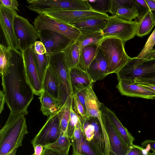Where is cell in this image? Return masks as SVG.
<instances>
[{
	"mask_svg": "<svg viewBox=\"0 0 155 155\" xmlns=\"http://www.w3.org/2000/svg\"><path fill=\"white\" fill-rule=\"evenodd\" d=\"M124 45L120 39L113 37L105 38L100 44L99 48L107 63L108 74H117L129 59Z\"/></svg>",
	"mask_w": 155,
	"mask_h": 155,
	"instance_id": "cell-3",
	"label": "cell"
},
{
	"mask_svg": "<svg viewBox=\"0 0 155 155\" xmlns=\"http://www.w3.org/2000/svg\"><path fill=\"white\" fill-rule=\"evenodd\" d=\"M116 74L118 82L155 77V57L146 59L130 57Z\"/></svg>",
	"mask_w": 155,
	"mask_h": 155,
	"instance_id": "cell-5",
	"label": "cell"
},
{
	"mask_svg": "<svg viewBox=\"0 0 155 155\" xmlns=\"http://www.w3.org/2000/svg\"><path fill=\"white\" fill-rule=\"evenodd\" d=\"M34 153L32 155H41L44 149V147L40 144H38L33 147Z\"/></svg>",
	"mask_w": 155,
	"mask_h": 155,
	"instance_id": "cell-44",
	"label": "cell"
},
{
	"mask_svg": "<svg viewBox=\"0 0 155 155\" xmlns=\"http://www.w3.org/2000/svg\"><path fill=\"white\" fill-rule=\"evenodd\" d=\"M17 149L18 148H15L14 149L10 152L5 155H15L16 153Z\"/></svg>",
	"mask_w": 155,
	"mask_h": 155,
	"instance_id": "cell-50",
	"label": "cell"
},
{
	"mask_svg": "<svg viewBox=\"0 0 155 155\" xmlns=\"http://www.w3.org/2000/svg\"><path fill=\"white\" fill-rule=\"evenodd\" d=\"M14 26L21 51L33 46L37 40L40 38L39 32L27 18L17 15L15 18Z\"/></svg>",
	"mask_w": 155,
	"mask_h": 155,
	"instance_id": "cell-9",
	"label": "cell"
},
{
	"mask_svg": "<svg viewBox=\"0 0 155 155\" xmlns=\"http://www.w3.org/2000/svg\"><path fill=\"white\" fill-rule=\"evenodd\" d=\"M134 1L146 8L147 11L150 10L149 7L145 0H135Z\"/></svg>",
	"mask_w": 155,
	"mask_h": 155,
	"instance_id": "cell-48",
	"label": "cell"
},
{
	"mask_svg": "<svg viewBox=\"0 0 155 155\" xmlns=\"http://www.w3.org/2000/svg\"><path fill=\"white\" fill-rule=\"evenodd\" d=\"M12 51L7 47L0 45V72L3 74L8 68L12 57Z\"/></svg>",
	"mask_w": 155,
	"mask_h": 155,
	"instance_id": "cell-32",
	"label": "cell"
},
{
	"mask_svg": "<svg viewBox=\"0 0 155 155\" xmlns=\"http://www.w3.org/2000/svg\"><path fill=\"white\" fill-rule=\"evenodd\" d=\"M116 87L121 94L127 97L155 99V92L130 81L118 82Z\"/></svg>",
	"mask_w": 155,
	"mask_h": 155,
	"instance_id": "cell-18",
	"label": "cell"
},
{
	"mask_svg": "<svg viewBox=\"0 0 155 155\" xmlns=\"http://www.w3.org/2000/svg\"><path fill=\"white\" fill-rule=\"evenodd\" d=\"M99 46V45H91L81 49L78 66L81 68L87 71L90 64L96 56Z\"/></svg>",
	"mask_w": 155,
	"mask_h": 155,
	"instance_id": "cell-26",
	"label": "cell"
},
{
	"mask_svg": "<svg viewBox=\"0 0 155 155\" xmlns=\"http://www.w3.org/2000/svg\"><path fill=\"white\" fill-rule=\"evenodd\" d=\"M12 57L6 71L1 75L2 92L10 112L28 114L34 94L26 78L22 52L12 50Z\"/></svg>",
	"mask_w": 155,
	"mask_h": 155,
	"instance_id": "cell-1",
	"label": "cell"
},
{
	"mask_svg": "<svg viewBox=\"0 0 155 155\" xmlns=\"http://www.w3.org/2000/svg\"><path fill=\"white\" fill-rule=\"evenodd\" d=\"M41 155H60L54 151L48 148L44 147L43 152Z\"/></svg>",
	"mask_w": 155,
	"mask_h": 155,
	"instance_id": "cell-45",
	"label": "cell"
},
{
	"mask_svg": "<svg viewBox=\"0 0 155 155\" xmlns=\"http://www.w3.org/2000/svg\"><path fill=\"white\" fill-rule=\"evenodd\" d=\"M0 113L1 114L4 109V104L6 103L5 95L2 91H0Z\"/></svg>",
	"mask_w": 155,
	"mask_h": 155,
	"instance_id": "cell-46",
	"label": "cell"
},
{
	"mask_svg": "<svg viewBox=\"0 0 155 155\" xmlns=\"http://www.w3.org/2000/svg\"></svg>",
	"mask_w": 155,
	"mask_h": 155,
	"instance_id": "cell-54",
	"label": "cell"
},
{
	"mask_svg": "<svg viewBox=\"0 0 155 155\" xmlns=\"http://www.w3.org/2000/svg\"><path fill=\"white\" fill-rule=\"evenodd\" d=\"M101 108L107 116L124 142L128 146H131L135 140L134 137L129 132L127 128L124 126L112 111L102 103Z\"/></svg>",
	"mask_w": 155,
	"mask_h": 155,
	"instance_id": "cell-22",
	"label": "cell"
},
{
	"mask_svg": "<svg viewBox=\"0 0 155 155\" xmlns=\"http://www.w3.org/2000/svg\"><path fill=\"white\" fill-rule=\"evenodd\" d=\"M27 8L39 14L58 10L91 11L87 0H28Z\"/></svg>",
	"mask_w": 155,
	"mask_h": 155,
	"instance_id": "cell-6",
	"label": "cell"
},
{
	"mask_svg": "<svg viewBox=\"0 0 155 155\" xmlns=\"http://www.w3.org/2000/svg\"><path fill=\"white\" fill-rule=\"evenodd\" d=\"M139 22L136 35L142 37L148 34L155 25V16L152 11H147Z\"/></svg>",
	"mask_w": 155,
	"mask_h": 155,
	"instance_id": "cell-27",
	"label": "cell"
},
{
	"mask_svg": "<svg viewBox=\"0 0 155 155\" xmlns=\"http://www.w3.org/2000/svg\"><path fill=\"white\" fill-rule=\"evenodd\" d=\"M34 49L37 53L43 54L47 53L46 48L43 43L40 41H37L34 46Z\"/></svg>",
	"mask_w": 155,
	"mask_h": 155,
	"instance_id": "cell-40",
	"label": "cell"
},
{
	"mask_svg": "<svg viewBox=\"0 0 155 155\" xmlns=\"http://www.w3.org/2000/svg\"><path fill=\"white\" fill-rule=\"evenodd\" d=\"M85 101L86 118L95 117L101 120L102 119L100 112L101 103L94 92L92 86L87 89Z\"/></svg>",
	"mask_w": 155,
	"mask_h": 155,
	"instance_id": "cell-23",
	"label": "cell"
},
{
	"mask_svg": "<svg viewBox=\"0 0 155 155\" xmlns=\"http://www.w3.org/2000/svg\"><path fill=\"white\" fill-rule=\"evenodd\" d=\"M81 51L80 45L76 39L71 41L61 51L66 63L70 69L78 66Z\"/></svg>",
	"mask_w": 155,
	"mask_h": 155,
	"instance_id": "cell-24",
	"label": "cell"
},
{
	"mask_svg": "<svg viewBox=\"0 0 155 155\" xmlns=\"http://www.w3.org/2000/svg\"><path fill=\"white\" fill-rule=\"evenodd\" d=\"M139 24V21H127L112 15L109 16L107 24L101 32L105 38H117L125 44L136 35Z\"/></svg>",
	"mask_w": 155,
	"mask_h": 155,
	"instance_id": "cell-7",
	"label": "cell"
},
{
	"mask_svg": "<svg viewBox=\"0 0 155 155\" xmlns=\"http://www.w3.org/2000/svg\"><path fill=\"white\" fill-rule=\"evenodd\" d=\"M34 26L38 32L48 30L60 33L70 40H76L80 35V31L75 27L49 17L39 14L35 18Z\"/></svg>",
	"mask_w": 155,
	"mask_h": 155,
	"instance_id": "cell-8",
	"label": "cell"
},
{
	"mask_svg": "<svg viewBox=\"0 0 155 155\" xmlns=\"http://www.w3.org/2000/svg\"><path fill=\"white\" fill-rule=\"evenodd\" d=\"M82 155H101L86 140L83 135L82 144Z\"/></svg>",
	"mask_w": 155,
	"mask_h": 155,
	"instance_id": "cell-37",
	"label": "cell"
},
{
	"mask_svg": "<svg viewBox=\"0 0 155 155\" xmlns=\"http://www.w3.org/2000/svg\"><path fill=\"white\" fill-rule=\"evenodd\" d=\"M73 109L75 113L79 117L81 121L86 118V111L77 96L74 94L73 96Z\"/></svg>",
	"mask_w": 155,
	"mask_h": 155,
	"instance_id": "cell-35",
	"label": "cell"
},
{
	"mask_svg": "<svg viewBox=\"0 0 155 155\" xmlns=\"http://www.w3.org/2000/svg\"><path fill=\"white\" fill-rule=\"evenodd\" d=\"M155 45V28L148 38L143 48L137 57L138 58H144L153 49Z\"/></svg>",
	"mask_w": 155,
	"mask_h": 155,
	"instance_id": "cell-34",
	"label": "cell"
},
{
	"mask_svg": "<svg viewBox=\"0 0 155 155\" xmlns=\"http://www.w3.org/2000/svg\"><path fill=\"white\" fill-rule=\"evenodd\" d=\"M132 1L122 0H110L109 12L121 19L132 21L138 17L139 14L136 6L133 5L129 7Z\"/></svg>",
	"mask_w": 155,
	"mask_h": 155,
	"instance_id": "cell-17",
	"label": "cell"
},
{
	"mask_svg": "<svg viewBox=\"0 0 155 155\" xmlns=\"http://www.w3.org/2000/svg\"><path fill=\"white\" fill-rule=\"evenodd\" d=\"M141 144L142 147H145L148 150H152L155 153V140L148 139L142 142Z\"/></svg>",
	"mask_w": 155,
	"mask_h": 155,
	"instance_id": "cell-42",
	"label": "cell"
},
{
	"mask_svg": "<svg viewBox=\"0 0 155 155\" xmlns=\"http://www.w3.org/2000/svg\"><path fill=\"white\" fill-rule=\"evenodd\" d=\"M25 116L10 112L0 130V155H5L22 146L23 140L28 133Z\"/></svg>",
	"mask_w": 155,
	"mask_h": 155,
	"instance_id": "cell-2",
	"label": "cell"
},
{
	"mask_svg": "<svg viewBox=\"0 0 155 155\" xmlns=\"http://www.w3.org/2000/svg\"><path fill=\"white\" fill-rule=\"evenodd\" d=\"M148 6H149L150 10L155 11V2L153 0H145Z\"/></svg>",
	"mask_w": 155,
	"mask_h": 155,
	"instance_id": "cell-47",
	"label": "cell"
},
{
	"mask_svg": "<svg viewBox=\"0 0 155 155\" xmlns=\"http://www.w3.org/2000/svg\"><path fill=\"white\" fill-rule=\"evenodd\" d=\"M92 10L102 13L109 12L110 0H87Z\"/></svg>",
	"mask_w": 155,
	"mask_h": 155,
	"instance_id": "cell-33",
	"label": "cell"
},
{
	"mask_svg": "<svg viewBox=\"0 0 155 155\" xmlns=\"http://www.w3.org/2000/svg\"><path fill=\"white\" fill-rule=\"evenodd\" d=\"M150 153L146 148L133 144L126 155H150Z\"/></svg>",
	"mask_w": 155,
	"mask_h": 155,
	"instance_id": "cell-38",
	"label": "cell"
},
{
	"mask_svg": "<svg viewBox=\"0 0 155 155\" xmlns=\"http://www.w3.org/2000/svg\"><path fill=\"white\" fill-rule=\"evenodd\" d=\"M130 81L137 84L155 85V77L150 78H135L133 81Z\"/></svg>",
	"mask_w": 155,
	"mask_h": 155,
	"instance_id": "cell-41",
	"label": "cell"
},
{
	"mask_svg": "<svg viewBox=\"0 0 155 155\" xmlns=\"http://www.w3.org/2000/svg\"><path fill=\"white\" fill-rule=\"evenodd\" d=\"M150 155H155V154L153 153H151Z\"/></svg>",
	"mask_w": 155,
	"mask_h": 155,
	"instance_id": "cell-51",
	"label": "cell"
},
{
	"mask_svg": "<svg viewBox=\"0 0 155 155\" xmlns=\"http://www.w3.org/2000/svg\"><path fill=\"white\" fill-rule=\"evenodd\" d=\"M0 4L12 10L18 11L19 3L15 0H0Z\"/></svg>",
	"mask_w": 155,
	"mask_h": 155,
	"instance_id": "cell-39",
	"label": "cell"
},
{
	"mask_svg": "<svg viewBox=\"0 0 155 155\" xmlns=\"http://www.w3.org/2000/svg\"><path fill=\"white\" fill-rule=\"evenodd\" d=\"M153 0V1H154V2H155V0Z\"/></svg>",
	"mask_w": 155,
	"mask_h": 155,
	"instance_id": "cell-53",
	"label": "cell"
},
{
	"mask_svg": "<svg viewBox=\"0 0 155 155\" xmlns=\"http://www.w3.org/2000/svg\"><path fill=\"white\" fill-rule=\"evenodd\" d=\"M83 132L82 124L79 119L71 139L73 155H82V144Z\"/></svg>",
	"mask_w": 155,
	"mask_h": 155,
	"instance_id": "cell-30",
	"label": "cell"
},
{
	"mask_svg": "<svg viewBox=\"0 0 155 155\" xmlns=\"http://www.w3.org/2000/svg\"><path fill=\"white\" fill-rule=\"evenodd\" d=\"M42 90L58 101L59 97L60 85L58 75L49 65L47 68L42 82Z\"/></svg>",
	"mask_w": 155,
	"mask_h": 155,
	"instance_id": "cell-21",
	"label": "cell"
},
{
	"mask_svg": "<svg viewBox=\"0 0 155 155\" xmlns=\"http://www.w3.org/2000/svg\"><path fill=\"white\" fill-rule=\"evenodd\" d=\"M87 89H84L78 92L76 94L80 101L83 106L86 112L85 97Z\"/></svg>",
	"mask_w": 155,
	"mask_h": 155,
	"instance_id": "cell-43",
	"label": "cell"
},
{
	"mask_svg": "<svg viewBox=\"0 0 155 155\" xmlns=\"http://www.w3.org/2000/svg\"><path fill=\"white\" fill-rule=\"evenodd\" d=\"M59 110L49 116L46 123L31 141L33 147L40 144L44 147L56 141L61 134Z\"/></svg>",
	"mask_w": 155,
	"mask_h": 155,
	"instance_id": "cell-10",
	"label": "cell"
},
{
	"mask_svg": "<svg viewBox=\"0 0 155 155\" xmlns=\"http://www.w3.org/2000/svg\"><path fill=\"white\" fill-rule=\"evenodd\" d=\"M33 46L21 52L23 55L27 82L34 94L39 95L42 90V84L35 61L33 52Z\"/></svg>",
	"mask_w": 155,
	"mask_h": 155,
	"instance_id": "cell-12",
	"label": "cell"
},
{
	"mask_svg": "<svg viewBox=\"0 0 155 155\" xmlns=\"http://www.w3.org/2000/svg\"><path fill=\"white\" fill-rule=\"evenodd\" d=\"M41 110L44 115L49 116L60 109L57 100L42 90L39 95Z\"/></svg>",
	"mask_w": 155,
	"mask_h": 155,
	"instance_id": "cell-25",
	"label": "cell"
},
{
	"mask_svg": "<svg viewBox=\"0 0 155 155\" xmlns=\"http://www.w3.org/2000/svg\"><path fill=\"white\" fill-rule=\"evenodd\" d=\"M105 38L102 32H97L85 34H81L76 40L81 50L83 48L89 45H100Z\"/></svg>",
	"mask_w": 155,
	"mask_h": 155,
	"instance_id": "cell-29",
	"label": "cell"
},
{
	"mask_svg": "<svg viewBox=\"0 0 155 155\" xmlns=\"http://www.w3.org/2000/svg\"><path fill=\"white\" fill-rule=\"evenodd\" d=\"M48 55L49 65L56 72L59 80L60 88L58 104L61 108L69 100L73 98L70 69L66 63L61 51Z\"/></svg>",
	"mask_w": 155,
	"mask_h": 155,
	"instance_id": "cell-4",
	"label": "cell"
},
{
	"mask_svg": "<svg viewBox=\"0 0 155 155\" xmlns=\"http://www.w3.org/2000/svg\"><path fill=\"white\" fill-rule=\"evenodd\" d=\"M93 83L104 79L108 74L107 63L99 48L86 71Z\"/></svg>",
	"mask_w": 155,
	"mask_h": 155,
	"instance_id": "cell-19",
	"label": "cell"
},
{
	"mask_svg": "<svg viewBox=\"0 0 155 155\" xmlns=\"http://www.w3.org/2000/svg\"><path fill=\"white\" fill-rule=\"evenodd\" d=\"M100 112L102 121L109 141L111 151L110 155H126L130 147L127 146L123 141L101 107Z\"/></svg>",
	"mask_w": 155,
	"mask_h": 155,
	"instance_id": "cell-13",
	"label": "cell"
},
{
	"mask_svg": "<svg viewBox=\"0 0 155 155\" xmlns=\"http://www.w3.org/2000/svg\"><path fill=\"white\" fill-rule=\"evenodd\" d=\"M17 15L16 11L0 4V25L7 47L12 50L21 51L14 26L15 18Z\"/></svg>",
	"mask_w": 155,
	"mask_h": 155,
	"instance_id": "cell-11",
	"label": "cell"
},
{
	"mask_svg": "<svg viewBox=\"0 0 155 155\" xmlns=\"http://www.w3.org/2000/svg\"><path fill=\"white\" fill-rule=\"evenodd\" d=\"M109 17L107 14L91 16L69 25L78 29L81 34L101 32L107 24Z\"/></svg>",
	"mask_w": 155,
	"mask_h": 155,
	"instance_id": "cell-15",
	"label": "cell"
},
{
	"mask_svg": "<svg viewBox=\"0 0 155 155\" xmlns=\"http://www.w3.org/2000/svg\"><path fill=\"white\" fill-rule=\"evenodd\" d=\"M79 119L73 110L72 104L71 107L70 118L67 129L68 134L71 139Z\"/></svg>",
	"mask_w": 155,
	"mask_h": 155,
	"instance_id": "cell-36",
	"label": "cell"
},
{
	"mask_svg": "<svg viewBox=\"0 0 155 155\" xmlns=\"http://www.w3.org/2000/svg\"><path fill=\"white\" fill-rule=\"evenodd\" d=\"M70 75L74 95L93 86L94 83L89 74L78 66L70 69Z\"/></svg>",
	"mask_w": 155,
	"mask_h": 155,
	"instance_id": "cell-20",
	"label": "cell"
},
{
	"mask_svg": "<svg viewBox=\"0 0 155 155\" xmlns=\"http://www.w3.org/2000/svg\"><path fill=\"white\" fill-rule=\"evenodd\" d=\"M106 14L92 10H58L47 12L43 14L59 21L69 25L86 18Z\"/></svg>",
	"mask_w": 155,
	"mask_h": 155,
	"instance_id": "cell-16",
	"label": "cell"
},
{
	"mask_svg": "<svg viewBox=\"0 0 155 155\" xmlns=\"http://www.w3.org/2000/svg\"><path fill=\"white\" fill-rule=\"evenodd\" d=\"M38 32L40 41L45 45L48 54L61 51L71 41L65 36L51 31L45 30Z\"/></svg>",
	"mask_w": 155,
	"mask_h": 155,
	"instance_id": "cell-14",
	"label": "cell"
},
{
	"mask_svg": "<svg viewBox=\"0 0 155 155\" xmlns=\"http://www.w3.org/2000/svg\"><path fill=\"white\" fill-rule=\"evenodd\" d=\"M33 52L39 77L42 82L46 70L49 65V55L47 53L43 54H38L35 51L34 46Z\"/></svg>",
	"mask_w": 155,
	"mask_h": 155,
	"instance_id": "cell-31",
	"label": "cell"
},
{
	"mask_svg": "<svg viewBox=\"0 0 155 155\" xmlns=\"http://www.w3.org/2000/svg\"><path fill=\"white\" fill-rule=\"evenodd\" d=\"M136 84L140 85L144 88L155 92V85L147 84H142L137 83Z\"/></svg>",
	"mask_w": 155,
	"mask_h": 155,
	"instance_id": "cell-49",
	"label": "cell"
},
{
	"mask_svg": "<svg viewBox=\"0 0 155 155\" xmlns=\"http://www.w3.org/2000/svg\"><path fill=\"white\" fill-rule=\"evenodd\" d=\"M152 153H154V154H155V152H153Z\"/></svg>",
	"mask_w": 155,
	"mask_h": 155,
	"instance_id": "cell-52",
	"label": "cell"
},
{
	"mask_svg": "<svg viewBox=\"0 0 155 155\" xmlns=\"http://www.w3.org/2000/svg\"><path fill=\"white\" fill-rule=\"evenodd\" d=\"M71 145V139L68 133H61L59 137L56 141L44 147L52 150L60 155H68Z\"/></svg>",
	"mask_w": 155,
	"mask_h": 155,
	"instance_id": "cell-28",
	"label": "cell"
}]
</instances>
